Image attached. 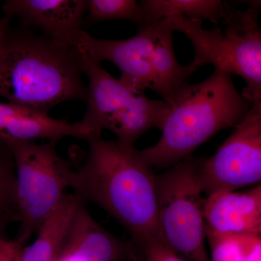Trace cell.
I'll list each match as a JSON object with an SVG mask.
<instances>
[{
    "label": "cell",
    "instance_id": "20",
    "mask_svg": "<svg viewBox=\"0 0 261 261\" xmlns=\"http://www.w3.org/2000/svg\"><path fill=\"white\" fill-rule=\"evenodd\" d=\"M23 246L15 240H9L4 237L0 238V261H8L17 252L23 249Z\"/></svg>",
    "mask_w": 261,
    "mask_h": 261
},
{
    "label": "cell",
    "instance_id": "12",
    "mask_svg": "<svg viewBox=\"0 0 261 261\" xmlns=\"http://www.w3.org/2000/svg\"><path fill=\"white\" fill-rule=\"evenodd\" d=\"M204 219L215 232L261 236V185L205 196Z\"/></svg>",
    "mask_w": 261,
    "mask_h": 261
},
{
    "label": "cell",
    "instance_id": "4",
    "mask_svg": "<svg viewBox=\"0 0 261 261\" xmlns=\"http://www.w3.org/2000/svg\"><path fill=\"white\" fill-rule=\"evenodd\" d=\"M176 16L163 19L124 40L98 39L82 32L77 50L94 61H109L121 70L118 80L135 92H155L170 102L197 70L178 63L173 47Z\"/></svg>",
    "mask_w": 261,
    "mask_h": 261
},
{
    "label": "cell",
    "instance_id": "16",
    "mask_svg": "<svg viewBox=\"0 0 261 261\" xmlns=\"http://www.w3.org/2000/svg\"><path fill=\"white\" fill-rule=\"evenodd\" d=\"M210 261H261V236L215 232L205 228Z\"/></svg>",
    "mask_w": 261,
    "mask_h": 261
},
{
    "label": "cell",
    "instance_id": "2",
    "mask_svg": "<svg viewBox=\"0 0 261 261\" xmlns=\"http://www.w3.org/2000/svg\"><path fill=\"white\" fill-rule=\"evenodd\" d=\"M80 53L23 27L8 31L0 47V96L39 112L87 100Z\"/></svg>",
    "mask_w": 261,
    "mask_h": 261
},
{
    "label": "cell",
    "instance_id": "6",
    "mask_svg": "<svg viewBox=\"0 0 261 261\" xmlns=\"http://www.w3.org/2000/svg\"><path fill=\"white\" fill-rule=\"evenodd\" d=\"M80 61L89 81L87 111L80 123L91 137L108 130L118 143L135 147L146 132L161 130L169 111L168 102L132 90L86 55L80 53Z\"/></svg>",
    "mask_w": 261,
    "mask_h": 261
},
{
    "label": "cell",
    "instance_id": "11",
    "mask_svg": "<svg viewBox=\"0 0 261 261\" xmlns=\"http://www.w3.org/2000/svg\"><path fill=\"white\" fill-rule=\"evenodd\" d=\"M132 242L102 227L81 202L57 261H140Z\"/></svg>",
    "mask_w": 261,
    "mask_h": 261
},
{
    "label": "cell",
    "instance_id": "19",
    "mask_svg": "<svg viewBox=\"0 0 261 261\" xmlns=\"http://www.w3.org/2000/svg\"><path fill=\"white\" fill-rule=\"evenodd\" d=\"M142 261H187L170 250L158 239H151L135 245Z\"/></svg>",
    "mask_w": 261,
    "mask_h": 261
},
{
    "label": "cell",
    "instance_id": "24",
    "mask_svg": "<svg viewBox=\"0 0 261 261\" xmlns=\"http://www.w3.org/2000/svg\"><path fill=\"white\" fill-rule=\"evenodd\" d=\"M140 261H142V260H141Z\"/></svg>",
    "mask_w": 261,
    "mask_h": 261
},
{
    "label": "cell",
    "instance_id": "9",
    "mask_svg": "<svg viewBox=\"0 0 261 261\" xmlns=\"http://www.w3.org/2000/svg\"><path fill=\"white\" fill-rule=\"evenodd\" d=\"M205 196L260 185L261 102L252 105L243 121L200 170Z\"/></svg>",
    "mask_w": 261,
    "mask_h": 261
},
{
    "label": "cell",
    "instance_id": "7",
    "mask_svg": "<svg viewBox=\"0 0 261 261\" xmlns=\"http://www.w3.org/2000/svg\"><path fill=\"white\" fill-rule=\"evenodd\" d=\"M0 141L14 161L20 223L15 241L25 247L71 189L74 169L58 153L57 142Z\"/></svg>",
    "mask_w": 261,
    "mask_h": 261
},
{
    "label": "cell",
    "instance_id": "8",
    "mask_svg": "<svg viewBox=\"0 0 261 261\" xmlns=\"http://www.w3.org/2000/svg\"><path fill=\"white\" fill-rule=\"evenodd\" d=\"M204 161L191 156L156 175L159 240L187 261H210L200 180Z\"/></svg>",
    "mask_w": 261,
    "mask_h": 261
},
{
    "label": "cell",
    "instance_id": "21",
    "mask_svg": "<svg viewBox=\"0 0 261 261\" xmlns=\"http://www.w3.org/2000/svg\"><path fill=\"white\" fill-rule=\"evenodd\" d=\"M11 18L5 15L0 19V47L4 40L5 36L10 30V22Z\"/></svg>",
    "mask_w": 261,
    "mask_h": 261
},
{
    "label": "cell",
    "instance_id": "1",
    "mask_svg": "<svg viewBox=\"0 0 261 261\" xmlns=\"http://www.w3.org/2000/svg\"><path fill=\"white\" fill-rule=\"evenodd\" d=\"M88 152L74 169L71 190L82 202L106 211L129 233L132 243L159 240V198L153 168L135 147L106 140H87Z\"/></svg>",
    "mask_w": 261,
    "mask_h": 261
},
{
    "label": "cell",
    "instance_id": "10",
    "mask_svg": "<svg viewBox=\"0 0 261 261\" xmlns=\"http://www.w3.org/2000/svg\"><path fill=\"white\" fill-rule=\"evenodd\" d=\"M5 15L18 17L23 27L41 31L61 47L77 49L87 13L86 0H8Z\"/></svg>",
    "mask_w": 261,
    "mask_h": 261
},
{
    "label": "cell",
    "instance_id": "14",
    "mask_svg": "<svg viewBox=\"0 0 261 261\" xmlns=\"http://www.w3.org/2000/svg\"><path fill=\"white\" fill-rule=\"evenodd\" d=\"M82 201L66 193L61 203L43 222L34 243L22 250L20 261H57Z\"/></svg>",
    "mask_w": 261,
    "mask_h": 261
},
{
    "label": "cell",
    "instance_id": "5",
    "mask_svg": "<svg viewBox=\"0 0 261 261\" xmlns=\"http://www.w3.org/2000/svg\"><path fill=\"white\" fill-rule=\"evenodd\" d=\"M245 10L225 2L222 21L219 27L205 29L202 20L176 17V32L191 42L194 58L190 65L198 70L212 65L245 82L242 94L250 104L261 102V30L258 23L260 1H250Z\"/></svg>",
    "mask_w": 261,
    "mask_h": 261
},
{
    "label": "cell",
    "instance_id": "22",
    "mask_svg": "<svg viewBox=\"0 0 261 261\" xmlns=\"http://www.w3.org/2000/svg\"><path fill=\"white\" fill-rule=\"evenodd\" d=\"M9 221H8V220L1 219V218H0V238L3 237V231H4L5 226H6V224H8Z\"/></svg>",
    "mask_w": 261,
    "mask_h": 261
},
{
    "label": "cell",
    "instance_id": "13",
    "mask_svg": "<svg viewBox=\"0 0 261 261\" xmlns=\"http://www.w3.org/2000/svg\"><path fill=\"white\" fill-rule=\"evenodd\" d=\"M65 137L87 141L91 135L80 121L70 123L51 118L48 113L13 103L0 102V139L58 142Z\"/></svg>",
    "mask_w": 261,
    "mask_h": 261
},
{
    "label": "cell",
    "instance_id": "17",
    "mask_svg": "<svg viewBox=\"0 0 261 261\" xmlns=\"http://www.w3.org/2000/svg\"><path fill=\"white\" fill-rule=\"evenodd\" d=\"M86 25L109 20H128L140 27L142 13L135 0H89L87 1Z\"/></svg>",
    "mask_w": 261,
    "mask_h": 261
},
{
    "label": "cell",
    "instance_id": "18",
    "mask_svg": "<svg viewBox=\"0 0 261 261\" xmlns=\"http://www.w3.org/2000/svg\"><path fill=\"white\" fill-rule=\"evenodd\" d=\"M0 218L18 221L16 204V176L9 149L0 141Z\"/></svg>",
    "mask_w": 261,
    "mask_h": 261
},
{
    "label": "cell",
    "instance_id": "3",
    "mask_svg": "<svg viewBox=\"0 0 261 261\" xmlns=\"http://www.w3.org/2000/svg\"><path fill=\"white\" fill-rule=\"evenodd\" d=\"M168 104L159 142L139 149L152 168L168 169L191 157L216 134L238 126L252 107L232 76L217 69L200 83L185 84Z\"/></svg>",
    "mask_w": 261,
    "mask_h": 261
},
{
    "label": "cell",
    "instance_id": "23",
    "mask_svg": "<svg viewBox=\"0 0 261 261\" xmlns=\"http://www.w3.org/2000/svg\"><path fill=\"white\" fill-rule=\"evenodd\" d=\"M22 250H23V249H22V250H20V251L17 252V253L15 254V255H13V256L11 258H10L9 260H8V261H20V255H21Z\"/></svg>",
    "mask_w": 261,
    "mask_h": 261
},
{
    "label": "cell",
    "instance_id": "15",
    "mask_svg": "<svg viewBox=\"0 0 261 261\" xmlns=\"http://www.w3.org/2000/svg\"><path fill=\"white\" fill-rule=\"evenodd\" d=\"M142 13L137 32L173 16L190 20H207L217 24L222 20L225 2L219 0H143L139 3Z\"/></svg>",
    "mask_w": 261,
    "mask_h": 261
}]
</instances>
